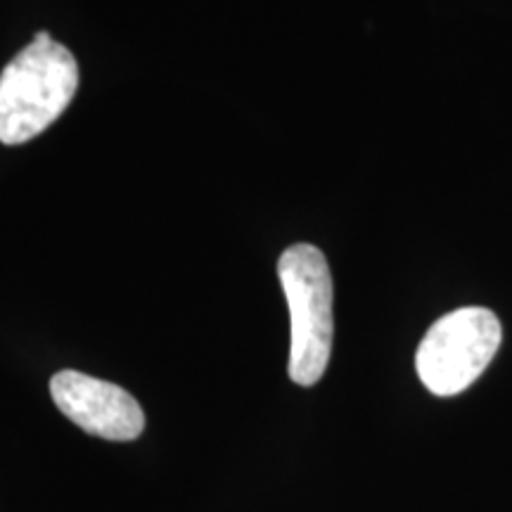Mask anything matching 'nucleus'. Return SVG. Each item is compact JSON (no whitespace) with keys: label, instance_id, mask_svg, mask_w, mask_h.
Segmentation results:
<instances>
[{"label":"nucleus","instance_id":"nucleus-1","mask_svg":"<svg viewBox=\"0 0 512 512\" xmlns=\"http://www.w3.org/2000/svg\"><path fill=\"white\" fill-rule=\"evenodd\" d=\"M79 88V64L41 31L0 74V143L22 145L62 117Z\"/></svg>","mask_w":512,"mask_h":512},{"label":"nucleus","instance_id":"nucleus-2","mask_svg":"<svg viewBox=\"0 0 512 512\" xmlns=\"http://www.w3.org/2000/svg\"><path fill=\"white\" fill-rule=\"evenodd\" d=\"M278 278L290 309V380L313 387L325 375L335 337V290L328 259L318 247H287L278 261Z\"/></svg>","mask_w":512,"mask_h":512},{"label":"nucleus","instance_id":"nucleus-3","mask_svg":"<svg viewBox=\"0 0 512 512\" xmlns=\"http://www.w3.org/2000/svg\"><path fill=\"white\" fill-rule=\"evenodd\" d=\"M501 339V320L484 306L446 313L427 330L415 354L420 382L434 396L465 392L494 361Z\"/></svg>","mask_w":512,"mask_h":512},{"label":"nucleus","instance_id":"nucleus-4","mask_svg":"<svg viewBox=\"0 0 512 512\" xmlns=\"http://www.w3.org/2000/svg\"><path fill=\"white\" fill-rule=\"evenodd\" d=\"M55 406L83 432L107 441H133L145 430L140 403L119 384L79 370H60L50 380Z\"/></svg>","mask_w":512,"mask_h":512}]
</instances>
